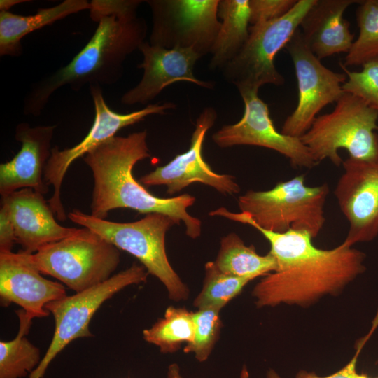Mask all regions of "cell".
<instances>
[{"label": "cell", "instance_id": "1", "mask_svg": "<svg viewBox=\"0 0 378 378\" xmlns=\"http://www.w3.org/2000/svg\"><path fill=\"white\" fill-rule=\"evenodd\" d=\"M141 0H92L90 17L97 23L91 38L65 66L31 85L23 112L38 116L51 95L64 86L78 92L87 84L108 85L123 74L128 55L145 42L147 24L137 15Z\"/></svg>", "mask_w": 378, "mask_h": 378}, {"label": "cell", "instance_id": "2", "mask_svg": "<svg viewBox=\"0 0 378 378\" xmlns=\"http://www.w3.org/2000/svg\"><path fill=\"white\" fill-rule=\"evenodd\" d=\"M255 229L269 241L270 253L278 265L276 271L264 276L253 290L258 307L307 306L326 295H335L365 270V254L344 242L321 249L304 231Z\"/></svg>", "mask_w": 378, "mask_h": 378}, {"label": "cell", "instance_id": "3", "mask_svg": "<svg viewBox=\"0 0 378 378\" xmlns=\"http://www.w3.org/2000/svg\"><path fill=\"white\" fill-rule=\"evenodd\" d=\"M146 139V130L127 136H115L84 156L94 181L90 214L106 219L111 211L118 208L131 209L139 214H162L176 224L183 222L186 234L197 239L202 232V222L188 212V208L195 202L194 196L185 193L158 197L134 178V165L151 157Z\"/></svg>", "mask_w": 378, "mask_h": 378}, {"label": "cell", "instance_id": "4", "mask_svg": "<svg viewBox=\"0 0 378 378\" xmlns=\"http://www.w3.org/2000/svg\"><path fill=\"white\" fill-rule=\"evenodd\" d=\"M301 174L268 190H249L239 197L240 213L220 207L209 214L276 233L304 231L314 238L326 222L324 206L329 187L327 183L307 186Z\"/></svg>", "mask_w": 378, "mask_h": 378}, {"label": "cell", "instance_id": "5", "mask_svg": "<svg viewBox=\"0 0 378 378\" xmlns=\"http://www.w3.org/2000/svg\"><path fill=\"white\" fill-rule=\"evenodd\" d=\"M67 216L136 258L149 274L162 282L172 300L181 301L189 297L188 286L173 269L166 253V234L176 225L169 216L151 213L136 221L119 223L98 218L78 209H74Z\"/></svg>", "mask_w": 378, "mask_h": 378}, {"label": "cell", "instance_id": "6", "mask_svg": "<svg viewBox=\"0 0 378 378\" xmlns=\"http://www.w3.org/2000/svg\"><path fill=\"white\" fill-rule=\"evenodd\" d=\"M378 112L358 97L344 92L334 109L318 115L300 138L315 160L342 164L340 149L349 157L378 163Z\"/></svg>", "mask_w": 378, "mask_h": 378}, {"label": "cell", "instance_id": "7", "mask_svg": "<svg viewBox=\"0 0 378 378\" xmlns=\"http://www.w3.org/2000/svg\"><path fill=\"white\" fill-rule=\"evenodd\" d=\"M42 274L82 292L113 275L120 261V250L94 231L82 227L71 236L30 254Z\"/></svg>", "mask_w": 378, "mask_h": 378}, {"label": "cell", "instance_id": "8", "mask_svg": "<svg viewBox=\"0 0 378 378\" xmlns=\"http://www.w3.org/2000/svg\"><path fill=\"white\" fill-rule=\"evenodd\" d=\"M316 1L298 0L283 17L251 25L244 46L222 69L225 80L234 85L239 91L258 92L265 84L283 85L285 79L275 66V57L286 48Z\"/></svg>", "mask_w": 378, "mask_h": 378}, {"label": "cell", "instance_id": "9", "mask_svg": "<svg viewBox=\"0 0 378 378\" xmlns=\"http://www.w3.org/2000/svg\"><path fill=\"white\" fill-rule=\"evenodd\" d=\"M148 274L143 265L134 263L99 284L47 304L46 309L55 319L53 337L38 366L28 378H42L51 361L69 343L93 336L90 322L102 304L125 287L145 282Z\"/></svg>", "mask_w": 378, "mask_h": 378}, {"label": "cell", "instance_id": "10", "mask_svg": "<svg viewBox=\"0 0 378 378\" xmlns=\"http://www.w3.org/2000/svg\"><path fill=\"white\" fill-rule=\"evenodd\" d=\"M153 17L151 46L190 48L201 58L211 53L221 22L219 0H148Z\"/></svg>", "mask_w": 378, "mask_h": 378}, {"label": "cell", "instance_id": "11", "mask_svg": "<svg viewBox=\"0 0 378 378\" xmlns=\"http://www.w3.org/2000/svg\"><path fill=\"white\" fill-rule=\"evenodd\" d=\"M90 92L94 106V120L84 139L69 148H52L44 171L46 184L53 187V194L48 202L57 218L62 221L68 217L61 200V186L71 164L104 141L115 136L121 129L136 124L151 115H163L176 108L173 102L147 104L146 107L129 113H119L106 104L99 85H90Z\"/></svg>", "mask_w": 378, "mask_h": 378}, {"label": "cell", "instance_id": "12", "mask_svg": "<svg viewBox=\"0 0 378 378\" xmlns=\"http://www.w3.org/2000/svg\"><path fill=\"white\" fill-rule=\"evenodd\" d=\"M286 48L295 68L298 101L295 110L285 120L281 132L300 138L322 108L336 102L342 95L346 75L326 67L306 45L300 29Z\"/></svg>", "mask_w": 378, "mask_h": 378}, {"label": "cell", "instance_id": "13", "mask_svg": "<svg viewBox=\"0 0 378 378\" xmlns=\"http://www.w3.org/2000/svg\"><path fill=\"white\" fill-rule=\"evenodd\" d=\"M239 92L244 104L242 118L235 124L223 126L213 134L217 146L249 145L269 148L287 158L295 168L311 169L319 164L300 138L287 136L276 129L268 106L258 97V92Z\"/></svg>", "mask_w": 378, "mask_h": 378}, {"label": "cell", "instance_id": "14", "mask_svg": "<svg viewBox=\"0 0 378 378\" xmlns=\"http://www.w3.org/2000/svg\"><path fill=\"white\" fill-rule=\"evenodd\" d=\"M216 118L214 108H204L197 119L188 150L176 155L167 164L145 174L139 182L147 186H165L169 195L178 192L195 183L212 187L223 195L239 192L240 186L234 176L215 172L202 157L205 135L214 125Z\"/></svg>", "mask_w": 378, "mask_h": 378}, {"label": "cell", "instance_id": "15", "mask_svg": "<svg viewBox=\"0 0 378 378\" xmlns=\"http://www.w3.org/2000/svg\"><path fill=\"white\" fill-rule=\"evenodd\" d=\"M334 194L349 223L343 241L352 246L378 236V163L349 157Z\"/></svg>", "mask_w": 378, "mask_h": 378}, {"label": "cell", "instance_id": "16", "mask_svg": "<svg viewBox=\"0 0 378 378\" xmlns=\"http://www.w3.org/2000/svg\"><path fill=\"white\" fill-rule=\"evenodd\" d=\"M66 296L60 283L44 278L22 250L0 252V299L1 305H19L35 318L48 316L46 306Z\"/></svg>", "mask_w": 378, "mask_h": 378}, {"label": "cell", "instance_id": "17", "mask_svg": "<svg viewBox=\"0 0 378 378\" xmlns=\"http://www.w3.org/2000/svg\"><path fill=\"white\" fill-rule=\"evenodd\" d=\"M143 62L138 65L144 71L139 83L124 93L120 102L132 106L146 104L154 99L168 85L179 81L212 88L211 82L197 79L193 69L201 57L190 48L167 49L145 41L139 48Z\"/></svg>", "mask_w": 378, "mask_h": 378}, {"label": "cell", "instance_id": "18", "mask_svg": "<svg viewBox=\"0 0 378 378\" xmlns=\"http://www.w3.org/2000/svg\"><path fill=\"white\" fill-rule=\"evenodd\" d=\"M55 128L56 125L31 127L27 122L16 126L15 139L21 148L12 160L0 164L1 196L23 188H32L42 195L48 192L44 171Z\"/></svg>", "mask_w": 378, "mask_h": 378}, {"label": "cell", "instance_id": "19", "mask_svg": "<svg viewBox=\"0 0 378 378\" xmlns=\"http://www.w3.org/2000/svg\"><path fill=\"white\" fill-rule=\"evenodd\" d=\"M1 205L12 221L16 243L27 253H34L45 245L71 236L78 230L61 225L43 195L32 188L1 196Z\"/></svg>", "mask_w": 378, "mask_h": 378}, {"label": "cell", "instance_id": "20", "mask_svg": "<svg viewBox=\"0 0 378 378\" xmlns=\"http://www.w3.org/2000/svg\"><path fill=\"white\" fill-rule=\"evenodd\" d=\"M357 0H317L308 11L300 27L304 43L321 60L351 50L354 34L344 11Z\"/></svg>", "mask_w": 378, "mask_h": 378}, {"label": "cell", "instance_id": "21", "mask_svg": "<svg viewBox=\"0 0 378 378\" xmlns=\"http://www.w3.org/2000/svg\"><path fill=\"white\" fill-rule=\"evenodd\" d=\"M86 0H64L59 4L40 8L35 14L22 15L0 12V56L19 57L22 39L27 35L80 11L90 10Z\"/></svg>", "mask_w": 378, "mask_h": 378}, {"label": "cell", "instance_id": "22", "mask_svg": "<svg viewBox=\"0 0 378 378\" xmlns=\"http://www.w3.org/2000/svg\"><path fill=\"white\" fill-rule=\"evenodd\" d=\"M249 0H219L220 27L212 48L209 66L222 70L244 46L249 36Z\"/></svg>", "mask_w": 378, "mask_h": 378}, {"label": "cell", "instance_id": "23", "mask_svg": "<svg viewBox=\"0 0 378 378\" xmlns=\"http://www.w3.org/2000/svg\"><path fill=\"white\" fill-rule=\"evenodd\" d=\"M214 262L225 274L253 279L275 272L278 268L276 260L270 253L265 255L258 254L253 245L246 246L234 232L221 238Z\"/></svg>", "mask_w": 378, "mask_h": 378}, {"label": "cell", "instance_id": "24", "mask_svg": "<svg viewBox=\"0 0 378 378\" xmlns=\"http://www.w3.org/2000/svg\"><path fill=\"white\" fill-rule=\"evenodd\" d=\"M20 326L16 337L0 342V378H22L29 375L41 361L39 349L26 335L34 318L22 309L15 311Z\"/></svg>", "mask_w": 378, "mask_h": 378}, {"label": "cell", "instance_id": "25", "mask_svg": "<svg viewBox=\"0 0 378 378\" xmlns=\"http://www.w3.org/2000/svg\"><path fill=\"white\" fill-rule=\"evenodd\" d=\"M193 312L185 308L169 307L164 316L143 331L144 340L157 346L163 354L174 353L181 345L194 340Z\"/></svg>", "mask_w": 378, "mask_h": 378}, {"label": "cell", "instance_id": "26", "mask_svg": "<svg viewBox=\"0 0 378 378\" xmlns=\"http://www.w3.org/2000/svg\"><path fill=\"white\" fill-rule=\"evenodd\" d=\"M356 15L359 34L345 57L346 67L378 60V0L360 1Z\"/></svg>", "mask_w": 378, "mask_h": 378}, {"label": "cell", "instance_id": "27", "mask_svg": "<svg viewBox=\"0 0 378 378\" xmlns=\"http://www.w3.org/2000/svg\"><path fill=\"white\" fill-rule=\"evenodd\" d=\"M204 270L202 288L193 301V305L198 309L213 308L220 311L253 280L225 274L216 267L214 261L207 262Z\"/></svg>", "mask_w": 378, "mask_h": 378}, {"label": "cell", "instance_id": "28", "mask_svg": "<svg viewBox=\"0 0 378 378\" xmlns=\"http://www.w3.org/2000/svg\"><path fill=\"white\" fill-rule=\"evenodd\" d=\"M220 312L213 308H204L193 312L194 340L186 344L183 351L186 354H193L200 362L209 358L218 340L222 327Z\"/></svg>", "mask_w": 378, "mask_h": 378}, {"label": "cell", "instance_id": "29", "mask_svg": "<svg viewBox=\"0 0 378 378\" xmlns=\"http://www.w3.org/2000/svg\"><path fill=\"white\" fill-rule=\"evenodd\" d=\"M340 66L346 75L344 92L358 97L378 112V60L364 64L359 71H351L343 64Z\"/></svg>", "mask_w": 378, "mask_h": 378}, {"label": "cell", "instance_id": "30", "mask_svg": "<svg viewBox=\"0 0 378 378\" xmlns=\"http://www.w3.org/2000/svg\"><path fill=\"white\" fill-rule=\"evenodd\" d=\"M298 0H249L251 25L279 19L288 13Z\"/></svg>", "mask_w": 378, "mask_h": 378}, {"label": "cell", "instance_id": "31", "mask_svg": "<svg viewBox=\"0 0 378 378\" xmlns=\"http://www.w3.org/2000/svg\"><path fill=\"white\" fill-rule=\"evenodd\" d=\"M378 326V316H376L370 332L360 340L356 347V351L354 356L351 360L337 372L330 374L326 377H320L313 372H307L306 370L299 371L295 378H353L354 374L356 372V363L360 353L361 349L364 346L366 342L370 337L372 332L375 330ZM267 378H281L280 375L274 370H268L267 373Z\"/></svg>", "mask_w": 378, "mask_h": 378}, {"label": "cell", "instance_id": "32", "mask_svg": "<svg viewBox=\"0 0 378 378\" xmlns=\"http://www.w3.org/2000/svg\"><path fill=\"white\" fill-rule=\"evenodd\" d=\"M16 236L12 221L6 209L1 206L0 209V252L12 251Z\"/></svg>", "mask_w": 378, "mask_h": 378}, {"label": "cell", "instance_id": "33", "mask_svg": "<svg viewBox=\"0 0 378 378\" xmlns=\"http://www.w3.org/2000/svg\"><path fill=\"white\" fill-rule=\"evenodd\" d=\"M29 0H1L0 1V12L1 11H10L9 10L14 6L29 2Z\"/></svg>", "mask_w": 378, "mask_h": 378}, {"label": "cell", "instance_id": "34", "mask_svg": "<svg viewBox=\"0 0 378 378\" xmlns=\"http://www.w3.org/2000/svg\"><path fill=\"white\" fill-rule=\"evenodd\" d=\"M167 378H183L181 374L180 368L176 363H172L169 366Z\"/></svg>", "mask_w": 378, "mask_h": 378}, {"label": "cell", "instance_id": "35", "mask_svg": "<svg viewBox=\"0 0 378 378\" xmlns=\"http://www.w3.org/2000/svg\"><path fill=\"white\" fill-rule=\"evenodd\" d=\"M353 378H370L367 374H358L357 372H356L354 374V377Z\"/></svg>", "mask_w": 378, "mask_h": 378}, {"label": "cell", "instance_id": "36", "mask_svg": "<svg viewBox=\"0 0 378 378\" xmlns=\"http://www.w3.org/2000/svg\"><path fill=\"white\" fill-rule=\"evenodd\" d=\"M241 378H249L248 374L246 370H243Z\"/></svg>", "mask_w": 378, "mask_h": 378}, {"label": "cell", "instance_id": "37", "mask_svg": "<svg viewBox=\"0 0 378 378\" xmlns=\"http://www.w3.org/2000/svg\"><path fill=\"white\" fill-rule=\"evenodd\" d=\"M378 378V377H377Z\"/></svg>", "mask_w": 378, "mask_h": 378}]
</instances>
